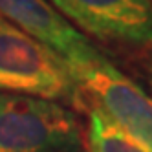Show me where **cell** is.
<instances>
[{"mask_svg": "<svg viewBox=\"0 0 152 152\" xmlns=\"http://www.w3.org/2000/svg\"><path fill=\"white\" fill-rule=\"evenodd\" d=\"M0 94L55 101L86 110L70 64L53 50L0 17Z\"/></svg>", "mask_w": 152, "mask_h": 152, "instance_id": "cell-1", "label": "cell"}, {"mask_svg": "<svg viewBox=\"0 0 152 152\" xmlns=\"http://www.w3.org/2000/svg\"><path fill=\"white\" fill-rule=\"evenodd\" d=\"M0 152H86V137L72 108L0 94Z\"/></svg>", "mask_w": 152, "mask_h": 152, "instance_id": "cell-2", "label": "cell"}, {"mask_svg": "<svg viewBox=\"0 0 152 152\" xmlns=\"http://www.w3.org/2000/svg\"><path fill=\"white\" fill-rule=\"evenodd\" d=\"M86 106L99 110L128 136L152 148V97L99 51L70 64Z\"/></svg>", "mask_w": 152, "mask_h": 152, "instance_id": "cell-3", "label": "cell"}, {"mask_svg": "<svg viewBox=\"0 0 152 152\" xmlns=\"http://www.w3.org/2000/svg\"><path fill=\"white\" fill-rule=\"evenodd\" d=\"M86 35L141 51L152 46V0H48Z\"/></svg>", "mask_w": 152, "mask_h": 152, "instance_id": "cell-4", "label": "cell"}, {"mask_svg": "<svg viewBox=\"0 0 152 152\" xmlns=\"http://www.w3.org/2000/svg\"><path fill=\"white\" fill-rule=\"evenodd\" d=\"M0 17L61 55L68 64L97 51L48 0H0Z\"/></svg>", "mask_w": 152, "mask_h": 152, "instance_id": "cell-5", "label": "cell"}, {"mask_svg": "<svg viewBox=\"0 0 152 152\" xmlns=\"http://www.w3.org/2000/svg\"><path fill=\"white\" fill-rule=\"evenodd\" d=\"M86 112H88V130L84 136L86 152H152V148L115 126L99 110L88 106Z\"/></svg>", "mask_w": 152, "mask_h": 152, "instance_id": "cell-6", "label": "cell"}, {"mask_svg": "<svg viewBox=\"0 0 152 152\" xmlns=\"http://www.w3.org/2000/svg\"><path fill=\"white\" fill-rule=\"evenodd\" d=\"M134 64L137 66L139 73L143 75V79L147 81V84L150 86V90H152V46L137 51L136 59H134Z\"/></svg>", "mask_w": 152, "mask_h": 152, "instance_id": "cell-7", "label": "cell"}]
</instances>
